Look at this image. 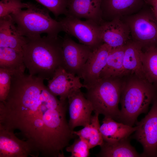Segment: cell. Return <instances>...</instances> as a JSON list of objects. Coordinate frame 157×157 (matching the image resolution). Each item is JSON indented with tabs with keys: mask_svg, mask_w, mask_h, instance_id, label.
Segmentation results:
<instances>
[{
	"mask_svg": "<svg viewBox=\"0 0 157 157\" xmlns=\"http://www.w3.org/2000/svg\"><path fill=\"white\" fill-rule=\"evenodd\" d=\"M44 81L24 72L12 75L7 97L0 102V124L19 130L39 155L64 157L75 136L66 118L68 101L58 99Z\"/></svg>",
	"mask_w": 157,
	"mask_h": 157,
	"instance_id": "1",
	"label": "cell"
},
{
	"mask_svg": "<svg viewBox=\"0 0 157 157\" xmlns=\"http://www.w3.org/2000/svg\"><path fill=\"white\" fill-rule=\"evenodd\" d=\"M23 48L24 65L29 74L48 80L62 66L63 38L48 35L29 39Z\"/></svg>",
	"mask_w": 157,
	"mask_h": 157,
	"instance_id": "2",
	"label": "cell"
},
{
	"mask_svg": "<svg viewBox=\"0 0 157 157\" xmlns=\"http://www.w3.org/2000/svg\"><path fill=\"white\" fill-rule=\"evenodd\" d=\"M157 95V89L145 79L133 74L123 77L118 122L133 126L138 117L146 113Z\"/></svg>",
	"mask_w": 157,
	"mask_h": 157,
	"instance_id": "3",
	"label": "cell"
},
{
	"mask_svg": "<svg viewBox=\"0 0 157 157\" xmlns=\"http://www.w3.org/2000/svg\"><path fill=\"white\" fill-rule=\"evenodd\" d=\"M122 84L123 77L101 78L86 88L84 95L95 113L117 121Z\"/></svg>",
	"mask_w": 157,
	"mask_h": 157,
	"instance_id": "4",
	"label": "cell"
},
{
	"mask_svg": "<svg viewBox=\"0 0 157 157\" xmlns=\"http://www.w3.org/2000/svg\"><path fill=\"white\" fill-rule=\"evenodd\" d=\"M47 8L31 3L29 7L11 16L18 30L29 39L41 37L45 33L52 37H57L63 31L60 21L53 19Z\"/></svg>",
	"mask_w": 157,
	"mask_h": 157,
	"instance_id": "5",
	"label": "cell"
},
{
	"mask_svg": "<svg viewBox=\"0 0 157 157\" xmlns=\"http://www.w3.org/2000/svg\"><path fill=\"white\" fill-rule=\"evenodd\" d=\"M121 18L129 28L132 40L142 48L157 46V22L150 6L146 4L137 13Z\"/></svg>",
	"mask_w": 157,
	"mask_h": 157,
	"instance_id": "6",
	"label": "cell"
},
{
	"mask_svg": "<svg viewBox=\"0 0 157 157\" xmlns=\"http://www.w3.org/2000/svg\"><path fill=\"white\" fill-rule=\"evenodd\" d=\"M65 16L59 20L63 31L74 37L80 43L89 47L92 51L103 43L100 25L91 20L82 21L69 15Z\"/></svg>",
	"mask_w": 157,
	"mask_h": 157,
	"instance_id": "7",
	"label": "cell"
},
{
	"mask_svg": "<svg viewBox=\"0 0 157 157\" xmlns=\"http://www.w3.org/2000/svg\"><path fill=\"white\" fill-rule=\"evenodd\" d=\"M148 113L140 122L138 129L132 137L142 145L141 157H157V95Z\"/></svg>",
	"mask_w": 157,
	"mask_h": 157,
	"instance_id": "8",
	"label": "cell"
},
{
	"mask_svg": "<svg viewBox=\"0 0 157 157\" xmlns=\"http://www.w3.org/2000/svg\"><path fill=\"white\" fill-rule=\"evenodd\" d=\"M62 67L80 78L82 69L92 51L89 47L78 44L66 33L63 38Z\"/></svg>",
	"mask_w": 157,
	"mask_h": 157,
	"instance_id": "9",
	"label": "cell"
},
{
	"mask_svg": "<svg viewBox=\"0 0 157 157\" xmlns=\"http://www.w3.org/2000/svg\"><path fill=\"white\" fill-rule=\"evenodd\" d=\"M67 101L69 115L68 124L71 130L73 131L76 127H84L89 124L93 109L90 102L80 89L70 94Z\"/></svg>",
	"mask_w": 157,
	"mask_h": 157,
	"instance_id": "10",
	"label": "cell"
},
{
	"mask_svg": "<svg viewBox=\"0 0 157 157\" xmlns=\"http://www.w3.org/2000/svg\"><path fill=\"white\" fill-rule=\"evenodd\" d=\"M14 132L0 124V157L39 156L28 141L20 140Z\"/></svg>",
	"mask_w": 157,
	"mask_h": 157,
	"instance_id": "11",
	"label": "cell"
},
{
	"mask_svg": "<svg viewBox=\"0 0 157 157\" xmlns=\"http://www.w3.org/2000/svg\"><path fill=\"white\" fill-rule=\"evenodd\" d=\"M100 29L102 42L112 48L125 45L132 40L129 28L121 18L104 21L100 25Z\"/></svg>",
	"mask_w": 157,
	"mask_h": 157,
	"instance_id": "12",
	"label": "cell"
},
{
	"mask_svg": "<svg viewBox=\"0 0 157 157\" xmlns=\"http://www.w3.org/2000/svg\"><path fill=\"white\" fill-rule=\"evenodd\" d=\"M112 48L106 44L103 43L91 52L81 74L80 78L83 80V84L86 89L99 78Z\"/></svg>",
	"mask_w": 157,
	"mask_h": 157,
	"instance_id": "13",
	"label": "cell"
},
{
	"mask_svg": "<svg viewBox=\"0 0 157 157\" xmlns=\"http://www.w3.org/2000/svg\"><path fill=\"white\" fill-rule=\"evenodd\" d=\"M80 78L67 72L62 66L56 70L52 78L48 80L47 87L50 91L59 99L65 101L74 91L85 88L81 83Z\"/></svg>",
	"mask_w": 157,
	"mask_h": 157,
	"instance_id": "14",
	"label": "cell"
},
{
	"mask_svg": "<svg viewBox=\"0 0 157 157\" xmlns=\"http://www.w3.org/2000/svg\"><path fill=\"white\" fill-rule=\"evenodd\" d=\"M145 0H102V18L104 21L131 15L145 5Z\"/></svg>",
	"mask_w": 157,
	"mask_h": 157,
	"instance_id": "15",
	"label": "cell"
},
{
	"mask_svg": "<svg viewBox=\"0 0 157 157\" xmlns=\"http://www.w3.org/2000/svg\"><path fill=\"white\" fill-rule=\"evenodd\" d=\"M102 0H67V15L92 20L100 25L102 18Z\"/></svg>",
	"mask_w": 157,
	"mask_h": 157,
	"instance_id": "16",
	"label": "cell"
},
{
	"mask_svg": "<svg viewBox=\"0 0 157 157\" xmlns=\"http://www.w3.org/2000/svg\"><path fill=\"white\" fill-rule=\"evenodd\" d=\"M27 41V38L20 32L11 16L0 18V47H8L23 52Z\"/></svg>",
	"mask_w": 157,
	"mask_h": 157,
	"instance_id": "17",
	"label": "cell"
},
{
	"mask_svg": "<svg viewBox=\"0 0 157 157\" xmlns=\"http://www.w3.org/2000/svg\"><path fill=\"white\" fill-rule=\"evenodd\" d=\"M138 128L136 125L133 127L117 122L112 118L104 117L100 131L104 141L114 142L128 138Z\"/></svg>",
	"mask_w": 157,
	"mask_h": 157,
	"instance_id": "18",
	"label": "cell"
},
{
	"mask_svg": "<svg viewBox=\"0 0 157 157\" xmlns=\"http://www.w3.org/2000/svg\"><path fill=\"white\" fill-rule=\"evenodd\" d=\"M142 49L140 44L132 40L125 45L123 61L125 76L133 74L145 79L141 60Z\"/></svg>",
	"mask_w": 157,
	"mask_h": 157,
	"instance_id": "19",
	"label": "cell"
},
{
	"mask_svg": "<svg viewBox=\"0 0 157 157\" xmlns=\"http://www.w3.org/2000/svg\"><path fill=\"white\" fill-rule=\"evenodd\" d=\"M100 151L96 155L101 157H141L130 143L128 138L114 142L104 141Z\"/></svg>",
	"mask_w": 157,
	"mask_h": 157,
	"instance_id": "20",
	"label": "cell"
},
{
	"mask_svg": "<svg viewBox=\"0 0 157 157\" xmlns=\"http://www.w3.org/2000/svg\"><path fill=\"white\" fill-rule=\"evenodd\" d=\"M125 45L112 48L108 57L106 64L100 78L123 77L125 76L123 61Z\"/></svg>",
	"mask_w": 157,
	"mask_h": 157,
	"instance_id": "21",
	"label": "cell"
},
{
	"mask_svg": "<svg viewBox=\"0 0 157 157\" xmlns=\"http://www.w3.org/2000/svg\"><path fill=\"white\" fill-rule=\"evenodd\" d=\"M142 48L141 60L145 78L157 89V46Z\"/></svg>",
	"mask_w": 157,
	"mask_h": 157,
	"instance_id": "22",
	"label": "cell"
},
{
	"mask_svg": "<svg viewBox=\"0 0 157 157\" xmlns=\"http://www.w3.org/2000/svg\"><path fill=\"white\" fill-rule=\"evenodd\" d=\"M99 115L98 113H95L92 116L89 124L81 130L73 131L74 135L86 141L90 149L97 146H101L104 142L100 131Z\"/></svg>",
	"mask_w": 157,
	"mask_h": 157,
	"instance_id": "23",
	"label": "cell"
},
{
	"mask_svg": "<svg viewBox=\"0 0 157 157\" xmlns=\"http://www.w3.org/2000/svg\"><path fill=\"white\" fill-rule=\"evenodd\" d=\"M0 68L13 73L25 70L23 52L8 47H0Z\"/></svg>",
	"mask_w": 157,
	"mask_h": 157,
	"instance_id": "24",
	"label": "cell"
},
{
	"mask_svg": "<svg viewBox=\"0 0 157 157\" xmlns=\"http://www.w3.org/2000/svg\"><path fill=\"white\" fill-rule=\"evenodd\" d=\"M22 0H1L0 1V18L12 16L24 8H27L31 3H24Z\"/></svg>",
	"mask_w": 157,
	"mask_h": 157,
	"instance_id": "25",
	"label": "cell"
},
{
	"mask_svg": "<svg viewBox=\"0 0 157 157\" xmlns=\"http://www.w3.org/2000/svg\"><path fill=\"white\" fill-rule=\"evenodd\" d=\"M51 12L57 19L60 15H67V0H35Z\"/></svg>",
	"mask_w": 157,
	"mask_h": 157,
	"instance_id": "26",
	"label": "cell"
},
{
	"mask_svg": "<svg viewBox=\"0 0 157 157\" xmlns=\"http://www.w3.org/2000/svg\"><path fill=\"white\" fill-rule=\"evenodd\" d=\"M67 151L71 154L70 157H88L90 156V149L85 140L78 138L75 139L73 143L66 148Z\"/></svg>",
	"mask_w": 157,
	"mask_h": 157,
	"instance_id": "27",
	"label": "cell"
},
{
	"mask_svg": "<svg viewBox=\"0 0 157 157\" xmlns=\"http://www.w3.org/2000/svg\"><path fill=\"white\" fill-rule=\"evenodd\" d=\"M13 73L0 68V102L4 101L7 97L10 88Z\"/></svg>",
	"mask_w": 157,
	"mask_h": 157,
	"instance_id": "28",
	"label": "cell"
},
{
	"mask_svg": "<svg viewBox=\"0 0 157 157\" xmlns=\"http://www.w3.org/2000/svg\"><path fill=\"white\" fill-rule=\"evenodd\" d=\"M146 4L157 10V0H145Z\"/></svg>",
	"mask_w": 157,
	"mask_h": 157,
	"instance_id": "29",
	"label": "cell"
},
{
	"mask_svg": "<svg viewBox=\"0 0 157 157\" xmlns=\"http://www.w3.org/2000/svg\"><path fill=\"white\" fill-rule=\"evenodd\" d=\"M150 7L154 15V16L156 18V19L157 22V10L153 9L151 6H150Z\"/></svg>",
	"mask_w": 157,
	"mask_h": 157,
	"instance_id": "30",
	"label": "cell"
}]
</instances>
